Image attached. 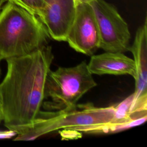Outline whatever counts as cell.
Here are the masks:
<instances>
[{
    "label": "cell",
    "instance_id": "cell-1",
    "mask_svg": "<svg viewBox=\"0 0 147 147\" xmlns=\"http://www.w3.org/2000/svg\"><path fill=\"white\" fill-rule=\"evenodd\" d=\"M53 58L47 44L30 54L5 60L7 72L0 83V104L5 127L16 134L30 127L41 111Z\"/></svg>",
    "mask_w": 147,
    "mask_h": 147
},
{
    "label": "cell",
    "instance_id": "cell-2",
    "mask_svg": "<svg viewBox=\"0 0 147 147\" xmlns=\"http://www.w3.org/2000/svg\"><path fill=\"white\" fill-rule=\"evenodd\" d=\"M114 117V105L98 107L91 103L77 104L65 110H41L32 126L16 134L14 140H33L60 129L85 133L111 132Z\"/></svg>",
    "mask_w": 147,
    "mask_h": 147
},
{
    "label": "cell",
    "instance_id": "cell-3",
    "mask_svg": "<svg viewBox=\"0 0 147 147\" xmlns=\"http://www.w3.org/2000/svg\"><path fill=\"white\" fill-rule=\"evenodd\" d=\"M1 10L2 60L30 54L48 44L50 36L37 16L10 1Z\"/></svg>",
    "mask_w": 147,
    "mask_h": 147
},
{
    "label": "cell",
    "instance_id": "cell-4",
    "mask_svg": "<svg viewBox=\"0 0 147 147\" xmlns=\"http://www.w3.org/2000/svg\"><path fill=\"white\" fill-rule=\"evenodd\" d=\"M97 85L83 61L71 67H58L48 73L42 106L46 110L74 108L84 94Z\"/></svg>",
    "mask_w": 147,
    "mask_h": 147
},
{
    "label": "cell",
    "instance_id": "cell-5",
    "mask_svg": "<svg viewBox=\"0 0 147 147\" xmlns=\"http://www.w3.org/2000/svg\"><path fill=\"white\" fill-rule=\"evenodd\" d=\"M100 35V48L124 53L129 49L131 34L126 21L113 5L104 0L90 3Z\"/></svg>",
    "mask_w": 147,
    "mask_h": 147
},
{
    "label": "cell",
    "instance_id": "cell-6",
    "mask_svg": "<svg viewBox=\"0 0 147 147\" xmlns=\"http://www.w3.org/2000/svg\"><path fill=\"white\" fill-rule=\"evenodd\" d=\"M65 41L76 52L88 56H92L100 48L99 32L90 4L76 6L75 16Z\"/></svg>",
    "mask_w": 147,
    "mask_h": 147
},
{
    "label": "cell",
    "instance_id": "cell-7",
    "mask_svg": "<svg viewBox=\"0 0 147 147\" xmlns=\"http://www.w3.org/2000/svg\"><path fill=\"white\" fill-rule=\"evenodd\" d=\"M135 64V91L131 113L137 118L147 117V19L137 29L129 49Z\"/></svg>",
    "mask_w": 147,
    "mask_h": 147
},
{
    "label": "cell",
    "instance_id": "cell-8",
    "mask_svg": "<svg viewBox=\"0 0 147 147\" xmlns=\"http://www.w3.org/2000/svg\"><path fill=\"white\" fill-rule=\"evenodd\" d=\"M76 9L74 0H48L38 17L51 38L58 41H65Z\"/></svg>",
    "mask_w": 147,
    "mask_h": 147
},
{
    "label": "cell",
    "instance_id": "cell-9",
    "mask_svg": "<svg viewBox=\"0 0 147 147\" xmlns=\"http://www.w3.org/2000/svg\"><path fill=\"white\" fill-rule=\"evenodd\" d=\"M87 67L92 74L99 75H129L134 78L136 73L134 60L119 52L92 55Z\"/></svg>",
    "mask_w": 147,
    "mask_h": 147
},
{
    "label": "cell",
    "instance_id": "cell-10",
    "mask_svg": "<svg viewBox=\"0 0 147 147\" xmlns=\"http://www.w3.org/2000/svg\"><path fill=\"white\" fill-rule=\"evenodd\" d=\"M38 17L48 0H9Z\"/></svg>",
    "mask_w": 147,
    "mask_h": 147
},
{
    "label": "cell",
    "instance_id": "cell-11",
    "mask_svg": "<svg viewBox=\"0 0 147 147\" xmlns=\"http://www.w3.org/2000/svg\"><path fill=\"white\" fill-rule=\"evenodd\" d=\"M16 135V132L8 129L7 130H0V139L10 138Z\"/></svg>",
    "mask_w": 147,
    "mask_h": 147
},
{
    "label": "cell",
    "instance_id": "cell-12",
    "mask_svg": "<svg viewBox=\"0 0 147 147\" xmlns=\"http://www.w3.org/2000/svg\"><path fill=\"white\" fill-rule=\"evenodd\" d=\"M94 0H74L75 5L76 7L78 5L82 4V3H88L90 4L91 2H92Z\"/></svg>",
    "mask_w": 147,
    "mask_h": 147
},
{
    "label": "cell",
    "instance_id": "cell-13",
    "mask_svg": "<svg viewBox=\"0 0 147 147\" xmlns=\"http://www.w3.org/2000/svg\"><path fill=\"white\" fill-rule=\"evenodd\" d=\"M3 113H2V108H1V106L0 104V123H1L2 121H3Z\"/></svg>",
    "mask_w": 147,
    "mask_h": 147
},
{
    "label": "cell",
    "instance_id": "cell-14",
    "mask_svg": "<svg viewBox=\"0 0 147 147\" xmlns=\"http://www.w3.org/2000/svg\"><path fill=\"white\" fill-rule=\"evenodd\" d=\"M9 0H0V10L2 9V7H3V5L4 4L5 2H7Z\"/></svg>",
    "mask_w": 147,
    "mask_h": 147
},
{
    "label": "cell",
    "instance_id": "cell-15",
    "mask_svg": "<svg viewBox=\"0 0 147 147\" xmlns=\"http://www.w3.org/2000/svg\"><path fill=\"white\" fill-rule=\"evenodd\" d=\"M1 60H2V59H1V57H0V62H1Z\"/></svg>",
    "mask_w": 147,
    "mask_h": 147
}]
</instances>
